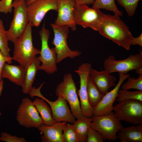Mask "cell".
<instances>
[{"mask_svg":"<svg viewBox=\"0 0 142 142\" xmlns=\"http://www.w3.org/2000/svg\"><path fill=\"white\" fill-rule=\"evenodd\" d=\"M92 69L91 65L87 63L82 64L75 70L80 79V88L77 91L80 99L81 109L83 115L91 117L93 116L94 108L90 104L88 96L87 83L88 76Z\"/></svg>","mask_w":142,"mask_h":142,"instance_id":"cell-12","label":"cell"},{"mask_svg":"<svg viewBox=\"0 0 142 142\" xmlns=\"http://www.w3.org/2000/svg\"><path fill=\"white\" fill-rule=\"evenodd\" d=\"M58 15L54 24L58 26H67L73 31L76 30L77 24L73 18L75 0H57Z\"/></svg>","mask_w":142,"mask_h":142,"instance_id":"cell-16","label":"cell"},{"mask_svg":"<svg viewBox=\"0 0 142 142\" xmlns=\"http://www.w3.org/2000/svg\"><path fill=\"white\" fill-rule=\"evenodd\" d=\"M35 0H25L27 6Z\"/></svg>","mask_w":142,"mask_h":142,"instance_id":"cell-39","label":"cell"},{"mask_svg":"<svg viewBox=\"0 0 142 142\" xmlns=\"http://www.w3.org/2000/svg\"><path fill=\"white\" fill-rule=\"evenodd\" d=\"M26 71V69L20 65L6 63L2 69L1 77L2 79H7L16 84L22 87Z\"/></svg>","mask_w":142,"mask_h":142,"instance_id":"cell-19","label":"cell"},{"mask_svg":"<svg viewBox=\"0 0 142 142\" xmlns=\"http://www.w3.org/2000/svg\"><path fill=\"white\" fill-rule=\"evenodd\" d=\"M92 8L100 9H105L113 11L115 14L119 16H122L123 13L117 8L115 0H95Z\"/></svg>","mask_w":142,"mask_h":142,"instance_id":"cell-25","label":"cell"},{"mask_svg":"<svg viewBox=\"0 0 142 142\" xmlns=\"http://www.w3.org/2000/svg\"><path fill=\"white\" fill-rule=\"evenodd\" d=\"M13 0L0 1V12L7 14L12 12Z\"/></svg>","mask_w":142,"mask_h":142,"instance_id":"cell-33","label":"cell"},{"mask_svg":"<svg viewBox=\"0 0 142 142\" xmlns=\"http://www.w3.org/2000/svg\"><path fill=\"white\" fill-rule=\"evenodd\" d=\"M105 140L100 133L90 128H89L87 136V142H103Z\"/></svg>","mask_w":142,"mask_h":142,"instance_id":"cell-31","label":"cell"},{"mask_svg":"<svg viewBox=\"0 0 142 142\" xmlns=\"http://www.w3.org/2000/svg\"><path fill=\"white\" fill-rule=\"evenodd\" d=\"M4 82L3 80H0V97L1 96L3 89Z\"/></svg>","mask_w":142,"mask_h":142,"instance_id":"cell-37","label":"cell"},{"mask_svg":"<svg viewBox=\"0 0 142 142\" xmlns=\"http://www.w3.org/2000/svg\"><path fill=\"white\" fill-rule=\"evenodd\" d=\"M127 79L126 82L121 86L122 90H128L134 89L142 91V75H139L137 79L130 77Z\"/></svg>","mask_w":142,"mask_h":142,"instance_id":"cell-28","label":"cell"},{"mask_svg":"<svg viewBox=\"0 0 142 142\" xmlns=\"http://www.w3.org/2000/svg\"><path fill=\"white\" fill-rule=\"evenodd\" d=\"M67 123L64 121L57 122L52 125L44 124L38 128L43 134L41 136L42 142H64L63 138V128Z\"/></svg>","mask_w":142,"mask_h":142,"instance_id":"cell-18","label":"cell"},{"mask_svg":"<svg viewBox=\"0 0 142 142\" xmlns=\"http://www.w3.org/2000/svg\"><path fill=\"white\" fill-rule=\"evenodd\" d=\"M118 119L135 125L142 124V102L128 100L119 102L113 111Z\"/></svg>","mask_w":142,"mask_h":142,"instance_id":"cell-7","label":"cell"},{"mask_svg":"<svg viewBox=\"0 0 142 142\" xmlns=\"http://www.w3.org/2000/svg\"><path fill=\"white\" fill-rule=\"evenodd\" d=\"M0 140L6 142H26L27 140L23 137H18L13 136L7 132L1 133Z\"/></svg>","mask_w":142,"mask_h":142,"instance_id":"cell-32","label":"cell"},{"mask_svg":"<svg viewBox=\"0 0 142 142\" xmlns=\"http://www.w3.org/2000/svg\"><path fill=\"white\" fill-rule=\"evenodd\" d=\"M104 69L110 74L118 72L126 74L128 72L142 67V52L131 54L122 60H116L115 57L110 55L104 61Z\"/></svg>","mask_w":142,"mask_h":142,"instance_id":"cell-10","label":"cell"},{"mask_svg":"<svg viewBox=\"0 0 142 142\" xmlns=\"http://www.w3.org/2000/svg\"><path fill=\"white\" fill-rule=\"evenodd\" d=\"M12 57L6 56L4 55L0 50V80H3L1 77V72L3 66L6 63L11 64L12 62Z\"/></svg>","mask_w":142,"mask_h":142,"instance_id":"cell-34","label":"cell"},{"mask_svg":"<svg viewBox=\"0 0 142 142\" xmlns=\"http://www.w3.org/2000/svg\"><path fill=\"white\" fill-rule=\"evenodd\" d=\"M89 76L99 89L104 94L111 88L116 85V78L104 69L98 71L92 68Z\"/></svg>","mask_w":142,"mask_h":142,"instance_id":"cell-17","label":"cell"},{"mask_svg":"<svg viewBox=\"0 0 142 142\" xmlns=\"http://www.w3.org/2000/svg\"><path fill=\"white\" fill-rule=\"evenodd\" d=\"M50 25L54 35L52 43L54 46L53 48L57 55V63L67 58L74 59L80 55L81 52L72 50L68 46L67 40L69 27L67 26H57L54 23L51 24Z\"/></svg>","mask_w":142,"mask_h":142,"instance_id":"cell-8","label":"cell"},{"mask_svg":"<svg viewBox=\"0 0 142 142\" xmlns=\"http://www.w3.org/2000/svg\"><path fill=\"white\" fill-rule=\"evenodd\" d=\"M116 99L118 102L128 100H135L142 102V91H129L119 89Z\"/></svg>","mask_w":142,"mask_h":142,"instance_id":"cell-26","label":"cell"},{"mask_svg":"<svg viewBox=\"0 0 142 142\" xmlns=\"http://www.w3.org/2000/svg\"><path fill=\"white\" fill-rule=\"evenodd\" d=\"M58 97L55 101H52L42 95L39 97L49 105L52 110L53 118L56 122L64 121L73 124L76 119L70 110L68 102L63 97Z\"/></svg>","mask_w":142,"mask_h":142,"instance_id":"cell-15","label":"cell"},{"mask_svg":"<svg viewBox=\"0 0 142 142\" xmlns=\"http://www.w3.org/2000/svg\"><path fill=\"white\" fill-rule=\"evenodd\" d=\"M92 118L90 128L100 133L105 140L114 141L118 138L117 134L123 127L114 112Z\"/></svg>","mask_w":142,"mask_h":142,"instance_id":"cell-6","label":"cell"},{"mask_svg":"<svg viewBox=\"0 0 142 142\" xmlns=\"http://www.w3.org/2000/svg\"><path fill=\"white\" fill-rule=\"evenodd\" d=\"M40 61L36 57L26 69V71L22 87V92L29 94L32 88V85L40 65Z\"/></svg>","mask_w":142,"mask_h":142,"instance_id":"cell-20","label":"cell"},{"mask_svg":"<svg viewBox=\"0 0 142 142\" xmlns=\"http://www.w3.org/2000/svg\"><path fill=\"white\" fill-rule=\"evenodd\" d=\"M73 15L77 25H80L84 28L90 27L98 31L105 14L99 9L90 8L87 4H78L75 2Z\"/></svg>","mask_w":142,"mask_h":142,"instance_id":"cell-4","label":"cell"},{"mask_svg":"<svg viewBox=\"0 0 142 142\" xmlns=\"http://www.w3.org/2000/svg\"><path fill=\"white\" fill-rule=\"evenodd\" d=\"M58 9L57 0H35L27 6L28 21L32 27H37L48 12Z\"/></svg>","mask_w":142,"mask_h":142,"instance_id":"cell-13","label":"cell"},{"mask_svg":"<svg viewBox=\"0 0 142 142\" xmlns=\"http://www.w3.org/2000/svg\"><path fill=\"white\" fill-rule=\"evenodd\" d=\"M125 10L128 16H133L135 13L138 4L141 0H116Z\"/></svg>","mask_w":142,"mask_h":142,"instance_id":"cell-30","label":"cell"},{"mask_svg":"<svg viewBox=\"0 0 142 142\" xmlns=\"http://www.w3.org/2000/svg\"><path fill=\"white\" fill-rule=\"evenodd\" d=\"M131 45H138L142 47V33L136 37H133L131 41Z\"/></svg>","mask_w":142,"mask_h":142,"instance_id":"cell-35","label":"cell"},{"mask_svg":"<svg viewBox=\"0 0 142 142\" xmlns=\"http://www.w3.org/2000/svg\"><path fill=\"white\" fill-rule=\"evenodd\" d=\"M95 0H75V3L78 4H90L94 3Z\"/></svg>","mask_w":142,"mask_h":142,"instance_id":"cell-36","label":"cell"},{"mask_svg":"<svg viewBox=\"0 0 142 142\" xmlns=\"http://www.w3.org/2000/svg\"><path fill=\"white\" fill-rule=\"evenodd\" d=\"M63 138L64 142H79L72 124L67 123L64 126Z\"/></svg>","mask_w":142,"mask_h":142,"instance_id":"cell-29","label":"cell"},{"mask_svg":"<svg viewBox=\"0 0 142 142\" xmlns=\"http://www.w3.org/2000/svg\"><path fill=\"white\" fill-rule=\"evenodd\" d=\"M118 138L121 142H142V124L121 128Z\"/></svg>","mask_w":142,"mask_h":142,"instance_id":"cell-21","label":"cell"},{"mask_svg":"<svg viewBox=\"0 0 142 142\" xmlns=\"http://www.w3.org/2000/svg\"><path fill=\"white\" fill-rule=\"evenodd\" d=\"M16 120L20 125L27 128H38L43 124L33 102L28 98L22 99L17 111Z\"/></svg>","mask_w":142,"mask_h":142,"instance_id":"cell-11","label":"cell"},{"mask_svg":"<svg viewBox=\"0 0 142 142\" xmlns=\"http://www.w3.org/2000/svg\"><path fill=\"white\" fill-rule=\"evenodd\" d=\"M41 42L40 55L37 57L42 64L39 70H43L49 74H52L57 71V55L54 48H50L48 40L50 35L49 30L43 24L41 29L39 32Z\"/></svg>","mask_w":142,"mask_h":142,"instance_id":"cell-9","label":"cell"},{"mask_svg":"<svg viewBox=\"0 0 142 142\" xmlns=\"http://www.w3.org/2000/svg\"><path fill=\"white\" fill-rule=\"evenodd\" d=\"M135 70V72L139 75H142V67L138 68Z\"/></svg>","mask_w":142,"mask_h":142,"instance_id":"cell-38","label":"cell"},{"mask_svg":"<svg viewBox=\"0 0 142 142\" xmlns=\"http://www.w3.org/2000/svg\"><path fill=\"white\" fill-rule=\"evenodd\" d=\"M103 36L125 49L130 50L131 40L133 37L128 26L115 14H105L98 31Z\"/></svg>","mask_w":142,"mask_h":142,"instance_id":"cell-1","label":"cell"},{"mask_svg":"<svg viewBox=\"0 0 142 142\" xmlns=\"http://www.w3.org/2000/svg\"><path fill=\"white\" fill-rule=\"evenodd\" d=\"M3 21L0 18V50L6 56H10V49Z\"/></svg>","mask_w":142,"mask_h":142,"instance_id":"cell-27","label":"cell"},{"mask_svg":"<svg viewBox=\"0 0 142 142\" xmlns=\"http://www.w3.org/2000/svg\"></svg>","mask_w":142,"mask_h":142,"instance_id":"cell-40","label":"cell"},{"mask_svg":"<svg viewBox=\"0 0 142 142\" xmlns=\"http://www.w3.org/2000/svg\"><path fill=\"white\" fill-rule=\"evenodd\" d=\"M12 6L14 8L13 17L6 33L8 41L14 43L23 34L29 21L25 0H14Z\"/></svg>","mask_w":142,"mask_h":142,"instance_id":"cell-3","label":"cell"},{"mask_svg":"<svg viewBox=\"0 0 142 142\" xmlns=\"http://www.w3.org/2000/svg\"><path fill=\"white\" fill-rule=\"evenodd\" d=\"M32 27L31 23L29 22L23 34L13 43L12 59L25 69L40 52V50L33 45Z\"/></svg>","mask_w":142,"mask_h":142,"instance_id":"cell-2","label":"cell"},{"mask_svg":"<svg viewBox=\"0 0 142 142\" xmlns=\"http://www.w3.org/2000/svg\"><path fill=\"white\" fill-rule=\"evenodd\" d=\"M87 89L89 102L94 108L100 102L105 94L98 88L89 75L87 80Z\"/></svg>","mask_w":142,"mask_h":142,"instance_id":"cell-24","label":"cell"},{"mask_svg":"<svg viewBox=\"0 0 142 142\" xmlns=\"http://www.w3.org/2000/svg\"><path fill=\"white\" fill-rule=\"evenodd\" d=\"M119 81L114 88L106 93L98 105L94 108L93 116L104 115L113 111V104L117 99L118 91L123 82L130 75L128 74L118 73Z\"/></svg>","mask_w":142,"mask_h":142,"instance_id":"cell-14","label":"cell"},{"mask_svg":"<svg viewBox=\"0 0 142 142\" xmlns=\"http://www.w3.org/2000/svg\"><path fill=\"white\" fill-rule=\"evenodd\" d=\"M93 119L92 117L83 116L72 124L79 142H87L88 131Z\"/></svg>","mask_w":142,"mask_h":142,"instance_id":"cell-22","label":"cell"},{"mask_svg":"<svg viewBox=\"0 0 142 142\" xmlns=\"http://www.w3.org/2000/svg\"><path fill=\"white\" fill-rule=\"evenodd\" d=\"M37 98L34 100L33 103L39 113L43 124L47 125H52L56 122L53 119L51 109L42 98Z\"/></svg>","mask_w":142,"mask_h":142,"instance_id":"cell-23","label":"cell"},{"mask_svg":"<svg viewBox=\"0 0 142 142\" xmlns=\"http://www.w3.org/2000/svg\"><path fill=\"white\" fill-rule=\"evenodd\" d=\"M55 93L57 97H63L67 101L73 114L76 119L83 116L77 95L76 85L71 74L69 73L64 75L62 81L56 87Z\"/></svg>","mask_w":142,"mask_h":142,"instance_id":"cell-5","label":"cell"}]
</instances>
